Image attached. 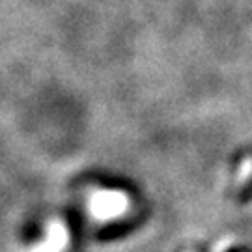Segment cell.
Returning <instances> with one entry per match:
<instances>
[{
  "label": "cell",
  "instance_id": "1",
  "mask_svg": "<svg viewBox=\"0 0 252 252\" xmlns=\"http://www.w3.org/2000/svg\"><path fill=\"white\" fill-rule=\"evenodd\" d=\"M131 206V200L122 190H97L92 194L88 207L90 213L99 220H112L126 215Z\"/></svg>",
  "mask_w": 252,
  "mask_h": 252
},
{
  "label": "cell",
  "instance_id": "2",
  "mask_svg": "<svg viewBox=\"0 0 252 252\" xmlns=\"http://www.w3.org/2000/svg\"><path fill=\"white\" fill-rule=\"evenodd\" d=\"M69 235L67 228L60 220H51L47 226V235L43 243H39L32 252H62L67 247Z\"/></svg>",
  "mask_w": 252,
  "mask_h": 252
},
{
  "label": "cell",
  "instance_id": "3",
  "mask_svg": "<svg viewBox=\"0 0 252 252\" xmlns=\"http://www.w3.org/2000/svg\"><path fill=\"white\" fill-rule=\"evenodd\" d=\"M252 176V159H247V161L241 164V168L237 172V181L239 183H245Z\"/></svg>",
  "mask_w": 252,
  "mask_h": 252
}]
</instances>
